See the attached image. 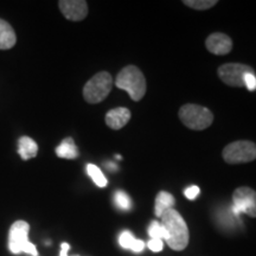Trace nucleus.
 Here are the masks:
<instances>
[{
	"instance_id": "6e6552de",
	"label": "nucleus",
	"mask_w": 256,
	"mask_h": 256,
	"mask_svg": "<svg viewBox=\"0 0 256 256\" xmlns=\"http://www.w3.org/2000/svg\"><path fill=\"white\" fill-rule=\"evenodd\" d=\"M254 72V69L247 64L228 63L218 68V76L226 84L230 87H244V78L248 74Z\"/></svg>"
},
{
	"instance_id": "5701e85b",
	"label": "nucleus",
	"mask_w": 256,
	"mask_h": 256,
	"mask_svg": "<svg viewBox=\"0 0 256 256\" xmlns=\"http://www.w3.org/2000/svg\"><path fill=\"white\" fill-rule=\"evenodd\" d=\"M200 188L196 186V185H191V186L185 188L184 194H185V197L188 198V200H194V198H196L198 194H200Z\"/></svg>"
},
{
	"instance_id": "7ed1b4c3",
	"label": "nucleus",
	"mask_w": 256,
	"mask_h": 256,
	"mask_svg": "<svg viewBox=\"0 0 256 256\" xmlns=\"http://www.w3.org/2000/svg\"><path fill=\"white\" fill-rule=\"evenodd\" d=\"M30 226L25 220H17L11 226L8 232V249L12 254H28L38 256L36 246L28 240Z\"/></svg>"
},
{
	"instance_id": "a211bd4d",
	"label": "nucleus",
	"mask_w": 256,
	"mask_h": 256,
	"mask_svg": "<svg viewBox=\"0 0 256 256\" xmlns=\"http://www.w3.org/2000/svg\"><path fill=\"white\" fill-rule=\"evenodd\" d=\"M115 206L119 208L120 210L127 211L132 208V202H130V198L128 197V194L124 191H116L114 196Z\"/></svg>"
},
{
	"instance_id": "f257e3e1",
	"label": "nucleus",
	"mask_w": 256,
	"mask_h": 256,
	"mask_svg": "<svg viewBox=\"0 0 256 256\" xmlns=\"http://www.w3.org/2000/svg\"><path fill=\"white\" fill-rule=\"evenodd\" d=\"M162 226L168 234L166 243L174 250H184L188 244V228L177 210L170 209L162 216Z\"/></svg>"
},
{
	"instance_id": "0eeeda50",
	"label": "nucleus",
	"mask_w": 256,
	"mask_h": 256,
	"mask_svg": "<svg viewBox=\"0 0 256 256\" xmlns=\"http://www.w3.org/2000/svg\"><path fill=\"white\" fill-rule=\"evenodd\" d=\"M232 214L238 216L243 212L249 217H256V191L248 186L236 188L232 194Z\"/></svg>"
},
{
	"instance_id": "423d86ee",
	"label": "nucleus",
	"mask_w": 256,
	"mask_h": 256,
	"mask_svg": "<svg viewBox=\"0 0 256 256\" xmlns=\"http://www.w3.org/2000/svg\"><path fill=\"white\" fill-rule=\"evenodd\" d=\"M223 159L232 165L250 162L256 159V144L248 140L229 144L223 150Z\"/></svg>"
},
{
	"instance_id": "1a4fd4ad",
	"label": "nucleus",
	"mask_w": 256,
	"mask_h": 256,
	"mask_svg": "<svg viewBox=\"0 0 256 256\" xmlns=\"http://www.w3.org/2000/svg\"><path fill=\"white\" fill-rule=\"evenodd\" d=\"M60 10L69 20H83L88 14V4L84 0H60Z\"/></svg>"
},
{
	"instance_id": "ddd939ff",
	"label": "nucleus",
	"mask_w": 256,
	"mask_h": 256,
	"mask_svg": "<svg viewBox=\"0 0 256 256\" xmlns=\"http://www.w3.org/2000/svg\"><path fill=\"white\" fill-rule=\"evenodd\" d=\"M38 152V145L34 139L28 136H22L18 142V153L23 160L34 158Z\"/></svg>"
},
{
	"instance_id": "6ab92c4d",
	"label": "nucleus",
	"mask_w": 256,
	"mask_h": 256,
	"mask_svg": "<svg viewBox=\"0 0 256 256\" xmlns=\"http://www.w3.org/2000/svg\"><path fill=\"white\" fill-rule=\"evenodd\" d=\"M185 5H188V8H194V10H208L214 8L217 4L216 0H185Z\"/></svg>"
},
{
	"instance_id": "f3484780",
	"label": "nucleus",
	"mask_w": 256,
	"mask_h": 256,
	"mask_svg": "<svg viewBox=\"0 0 256 256\" xmlns=\"http://www.w3.org/2000/svg\"><path fill=\"white\" fill-rule=\"evenodd\" d=\"M148 235L151 236V238L162 240V241H166V238H168V234H166L165 228L162 226V223L156 222V220H153L150 224Z\"/></svg>"
},
{
	"instance_id": "4468645a",
	"label": "nucleus",
	"mask_w": 256,
	"mask_h": 256,
	"mask_svg": "<svg viewBox=\"0 0 256 256\" xmlns=\"http://www.w3.org/2000/svg\"><path fill=\"white\" fill-rule=\"evenodd\" d=\"M176 203L174 197L172 196L170 192L166 191H160L158 196L156 198V215L158 217H162L166 211L170 209H174V206Z\"/></svg>"
},
{
	"instance_id": "2eb2a0df",
	"label": "nucleus",
	"mask_w": 256,
	"mask_h": 256,
	"mask_svg": "<svg viewBox=\"0 0 256 256\" xmlns=\"http://www.w3.org/2000/svg\"><path fill=\"white\" fill-rule=\"evenodd\" d=\"M57 156L63 159H76L78 156V151L76 144L72 138H66L58 146L56 147Z\"/></svg>"
},
{
	"instance_id": "b1692460",
	"label": "nucleus",
	"mask_w": 256,
	"mask_h": 256,
	"mask_svg": "<svg viewBox=\"0 0 256 256\" xmlns=\"http://www.w3.org/2000/svg\"><path fill=\"white\" fill-rule=\"evenodd\" d=\"M144 249H145V242L142 241V240H136V243H134L132 252H142Z\"/></svg>"
},
{
	"instance_id": "412c9836",
	"label": "nucleus",
	"mask_w": 256,
	"mask_h": 256,
	"mask_svg": "<svg viewBox=\"0 0 256 256\" xmlns=\"http://www.w3.org/2000/svg\"><path fill=\"white\" fill-rule=\"evenodd\" d=\"M147 247L151 249L152 252H159L162 250V248H164V241H162V240L151 238L148 241V243H147Z\"/></svg>"
},
{
	"instance_id": "dca6fc26",
	"label": "nucleus",
	"mask_w": 256,
	"mask_h": 256,
	"mask_svg": "<svg viewBox=\"0 0 256 256\" xmlns=\"http://www.w3.org/2000/svg\"><path fill=\"white\" fill-rule=\"evenodd\" d=\"M87 174H89V177L92 179V182L98 185V188H104L107 185V178L104 177V174H102V171L98 166L92 165V164H88L87 165Z\"/></svg>"
},
{
	"instance_id": "393cba45",
	"label": "nucleus",
	"mask_w": 256,
	"mask_h": 256,
	"mask_svg": "<svg viewBox=\"0 0 256 256\" xmlns=\"http://www.w3.org/2000/svg\"><path fill=\"white\" fill-rule=\"evenodd\" d=\"M69 249H70L69 243L63 242L62 244H60V256H68Z\"/></svg>"
},
{
	"instance_id": "20e7f679",
	"label": "nucleus",
	"mask_w": 256,
	"mask_h": 256,
	"mask_svg": "<svg viewBox=\"0 0 256 256\" xmlns=\"http://www.w3.org/2000/svg\"><path fill=\"white\" fill-rule=\"evenodd\" d=\"M179 119L190 130H203L211 126L214 115L206 107L188 104L179 110Z\"/></svg>"
},
{
	"instance_id": "f03ea898",
	"label": "nucleus",
	"mask_w": 256,
	"mask_h": 256,
	"mask_svg": "<svg viewBox=\"0 0 256 256\" xmlns=\"http://www.w3.org/2000/svg\"><path fill=\"white\" fill-rule=\"evenodd\" d=\"M115 84L118 88L126 90L130 98L140 101L146 92V80L142 72L136 66H128L118 74Z\"/></svg>"
},
{
	"instance_id": "4be33fe9",
	"label": "nucleus",
	"mask_w": 256,
	"mask_h": 256,
	"mask_svg": "<svg viewBox=\"0 0 256 256\" xmlns=\"http://www.w3.org/2000/svg\"><path fill=\"white\" fill-rule=\"evenodd\" d=\"M244 87L248 89V90H255L256 89V76L255 74H248L244 78Z\"/></svg>"
},
{
	"instance_id": "a878e982",
	"label": "nucleus",
	"mask_w": 256,
	"mask_h": 256,
	"mask_svg": "<svg viewBox=\"0 0 256 256\" xmlns=\"http://www.w3.org/2000/svg\"><path fill=\"white\" fill-rule=\"evenodd\" d=\"M106 166H107V168H110V170H116V166H115L113 162H107V164H106Z\"/></svg>"
},
{
	"instance_id": "9b49d317",
	"label": "nucleus",
	"mask_w": 256,
	"mask_h": 256,
	"mask_svg": "<svg viewBox=\"0 0 256 256\" xmlns=\"http://www.w3.org/2000/svg\"><path fill=\"white\" fill-rule=\"evenodd\" d=\"M130 119V110L124 107H119L110 110L106 114V124L112 130H121L126 126Z\"/></svg>"
},
{
	"instance_id": "39448f33",
	"label": "nucleus",
	"mask_w": 256,
	"mask_h": 256,
	"mask_svg": "<svg viewBox=\"0 0 256 256\" xmlns=\"http://www.w3.org/2000/svg\"><path fill=\"white\" fill-rule=\"evenodd\" d=\"M113 87V78L110 72H101L86 83L83 96L88 104H98L104 101Z\"/></svg>"
},
{
	"instance_id": "9d476101",
	"label": "nucleus",
	"mask_w": 256,
	"mask_h": 256,
	"mask_svg": "<svg viewBox=\"0 0 256 256\" xmlns=\"http://www.w3.org/2000/svg\"><path fill=\"white\" fill-rule=\"evenodd\" d=\"M206 46V49L214 55H226L232 49V40L226 34L216 32L208 37Z\"/></svg>"
},
{
	"instance_id": "f8f14e48",
	"label": "nucleus",
	"mask_w": 256,
	"mask_h": 256,
	"mask_svg": "<svg viewBox=\"0 0 256 256\" xmlns=\"http://www.w3.org/2000/svg\"><path fill=\"white\" fill-rule=\"evenodd\" d=\"M17 37L14 28L0 18V50H8L14 46Z\"/></svg>"
},
{
	"instance_id": "aec40b11",
	"label": "nucleus",
	"mask_w": 256,
	"mask_h": 256,
	"mask_svg": "<svg viewBox=\"0 0 256 256\" xmlns=\"http://www.w3.org/2000/svg\"><path fill=\"white\" fill-rule=\"evenodd\" d=\"M136 238H134V236L130 232H122L119 236V244L124 249H130L132 250L134 243H136Z\"/></svg>"
}]
</instances>
